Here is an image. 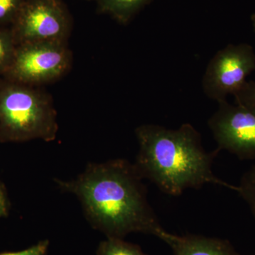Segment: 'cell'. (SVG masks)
I'll list each match as a JSON object with an SVG mask.
<instances>
[{
  "label": "cell",
  "instance_id": "obj_16",
  "mask_svg": "<svg viewBox=\"0 0 255 255\" xmlns=\"http://www.w3.org/2000/svg\"><path fill=\"white\" fill-rule=\"evenodd\" d=\"M8 204L4 189L0 185V219L7 214Z\"/></svg>",
  "mask_w": 255,
  "mask_h": 255
},
{
  "label": "cell",
  "instance_id": "obj_8",
  "mask_svg": "<svg viewBox=\"0 0 255 255\" xmlns=\"http://www.w3.org/2000/svg\"><path fill=\"white\" fill-rule=\"evenodd\" d=\"M166 243L174 255H240L228 240L220 238L172 234Z\"/></svg>",
  "mask_w": 255,
  "mask_h": 255
},
{
  "label": "cell",
  "instance_id": "obj_1",
  "mask_svg": "<svg viewBox=\"0 0 255 255\" xmlns=\"http://www.w3.org/2000/svg\"><path fill=\"white\" fill-rule=\"evenodd\" d=\"M142 179L135 164L117 159L89 164L73 180L56 182L78 197L92 226L107 238L141 233L167 243L172 233L162 228L149 204Z\"/></svg>",
  "mask_w": 255,
  "mask_h": 255
},
{
  "label": "cell",
  "instance_id": "obj_2",
  "mask_svg": "<svg viewBox=\"0 0 255 255\" xmlns=\"http://www.w3.org/2000/svg\"><path fill=\"white\" fill-rule=\"evenodd\" d=\"M135 134L139 152L134 164L143 179L162 192L179 196L186 189H199L206 184L237 191V187L213 173V161L219 151L206 152L200 133L190 124L177 129L147 124L137 128Z\"/></svg>",
  "mask_w": 255,
  "mask_h": 255
},
{
  "label": "cell",
  "instance_id": "obj_13",
  "mask_svg": "<svg viewBox=\"0 0 255 255\" xmlns=\"http://www.w3.org/2000/svg\"><path fill=\"white\" fill-rule=\"evenodd\" d=\"M25 0H0V23L14 21Z\"/></svg>",
  "mask_w": 255,
  "mask_h": 255
},
{
  "label": "cell",
  "instance_id": "obj_7",
  "mask_svg": "<svg viewBox=\"0 0 255 255\" xmlns=\"http://www.w3.org/2000/svg\"><path fill=\"white\" fill-rule=\"evenodd\" d=\"M219 151L227 150L241 159H255V110L227 101L208 122Z\"/></svg>",
  "mask_w": 255,
  "mask_h": 255
},
{
  "label": "cell",
  "instance_id": "obj_5",
  "mask_svg": "<svg viewBox=\"0 0 255 255\" xmlns=\"http://www.w3.org/2000/svg\"><path fill=\"white\" fill-rule=\"evenodd\" d=\"M255 71L254 49L248 43L229 44L211 58L203 77L202 86L209 98L218 103L235 96Z\"/></svg>",
  "mask_w": 255,
  "mask_h": 255
},
{
  "label": "cell",
  "instance_id": "obj_12",
  "mask_svg": "<svg viewBox=\"0 0 255 255\" xmlns=\"http://www.w3.org/2000/svg\"><path fill=\"white\" fill-rule=\"evenodd\" d=\"M238 192L244 199L255 219V164L241 178Z\"/></svg>",
  "mask_w": 255,
  "mask_h": 255
},
{
  "label": "cell",
  "instance_id": "obj_4",
  "mask_svg": "<svg viewBox=\"0 0 255 255\" xmlns=\"http://www.w3.org/2000/svg\"><path fill=\"white\" fill-rule=\"evenodd\" d=\"M71 56L65 41H43L17 45L5 73L13 81L40 85L60 78L70 67Z\"/></svg>",
  "mask_w": 255,
  "mask_h": 255
},
{
  "label": "cell",
  "instance_id": "obj_9",
  "mask_svg": "<svg viewBox=\"0 0 255 255\" xmlns=\"http://www.w3.org/2000/svg\"><path fill=\"white\" fill-rule=\"evenodd\" d=\"M152 0H98L102 12L111 15L119 22L127 23Z\"/></svg>",
  "mask_w": 255,
  "mask_h": 255
},
{
  "label": "cell",
  "instance_id": "obj_17",
  "mask_svg": "<svg viewBox=\"0 0 255 255\" xmlns=\"http://www.w3.org/2000/svg\"><path fill=\"white\" fill-rule=\"evenodd\" d=\"M251 22L252 25H253V29H254V31L255 33V14H252Z\"/></svg>",
  "mask_w": 255,
  "mask_h": 255
},
{
  "label": "cell",
  "instance_id": "obj_3",
  "mask_svg": "<svg viewBox=\"0 0 255 255\" xmlns=\"http://www.w3.org/2000/svg\"><path fill=\"white\" fill-rule=\"evenodd\" d=\"M56 112L46 94L9 80L0 82V140L23 142L54 140Z\"/></svg>",
  "mask_w": 255,
  "mask_h": 255
},
{
  "label": "cell",
  "instance_id": "obj_14",
  "mask_svg": "<svg viewBox=\"0 0 255 255\" xmlns=\"http://www.w3.org/2000/svg\"><path fill=\"white\" fill-rule=\"evenodd\" d=\"M234 97L237 105L255 110V82L247 81Z\"/></svg>",
  "mask_w": 255,
  "mask_h": 255
},
{
  "label": "cell",
  "instance_id": "obj_11",
  "mask_svg": "<svg viewBox=\"0 0 255 255\" xmlns=\"http://www.w3.org/2000/svg\"><path fill=\"white\" fill-rule=\"evenodd\" d=\"M16 43L12 32L0 28V74L7 72L14 58Z\"/></svg>",
  "mask_w": 255,
  "mask_h": 255
},
{
  "label": "cell",
  "instance_id": "obj_15",
  "mask_svg": "<svg viewBox=\"0 0 255 255\" xmlns=\"http://www.w3.org/2000/svg\"><path fill=\"white\" fill-rule=\"evenodd\" d=\"M49 246V241L45 240L23 251L1 253L0 255H46Z\"/></svg>",
  "mask_w": 255,
  "mask_h": 255
},
{
  "label": "cell",
  "instance_id": "obj_6",
  "mask_svg": "<svg viewBox=\"0 0 255 255\" xmlns=\"http://www.w3.org/2000/svg\"><path fill=\"white\" fill-rule=\"evenodd\" d=\"M12 32L16 46L43 41H65L70 21L59 0H25Z\"/></svg>",
  "mask_w": 255,
  "mask_h": 255
},
{
  "label": "cell",
  "instance_id": "obj_10",
  "mask_svg": "<svg viewBox=\"0 0 255 255\" xmlns=\"http://www.w3.org/2000/svg\"><path fill=\"white\" fill-rule=\"evenodd\" d=\"M97 255H147L137 245L121 238H107L101 242L96 251Z\"/></svg>",
  "mask_w": 255,
  "mask_h": 255
}]
</instances>
